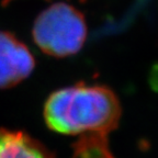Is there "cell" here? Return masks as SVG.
<instances>
[{"mask_svg": "<svg viewBox=\"0 0 158 158\" xmlns=\"http://www.w3.org/2000/svg\"><path fill=\"white\" fill-rule=\"evenodd\" d=\"M121 116V106L114 94L100 86H77L57 90L44 106V118L54 132L80 135L79 158H113L106 136Z\"/></svg>", "mask_w": 158, "mask_h": 158, "instance_id": "1", "label": "cell"}, {"mask_svg": "<svg viewBox=\"0 0 158 158\" xmlns=\"http://www.w3.org/2000/svg\"><path fill=\"white\" fill-rule=\"evenodd\" d=\"M33 39L46 54L66 57L81 49L87 39V25L78 10L65 2H57L35 20Z\"/></svg>", "mask_w": 158, "mask_h": 158, "instance_id": "2", "label": "cell"}, {"mask_svg": "<svg viewBox=\"0 0 158 158\" xmlns=\"http://www.w3.org/2000/svg\"><path fill=\"white\" fill-rule=\"evenodd\" d=\"M34 66L29 48L12 34L0 31V88H10L22 81Z\"/></svg>", "mask_w": 158, "mask_h": 158, "instance_id": "3", "label": "cell"}, {"mask_svg": "<svg viewBox=\"0 0 158 158\" xmlns=\"http://www.w3.org/2000/svg\"><path fill=\"white\" fill-rule=\"evenodd\" d=\"M0 158H52V156L23 133L0 130Z\"/></svg>", "mask_w": 158, "mask_h": 158, "instance_id": "4", "label": "cell"}]
</instances>
